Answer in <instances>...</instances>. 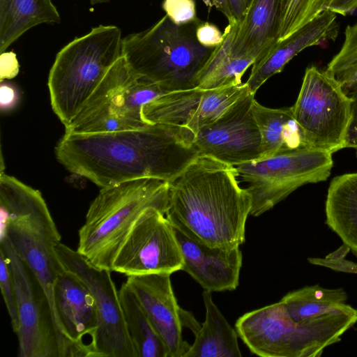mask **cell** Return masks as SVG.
<instances>
[{
    "label": "cell",
    "mask_w": 357,
    "mask_h": 357,
    "mask_svg": "<svg viewBox=\"0 0 357 357\" xmlns=\"http://www.w3.org/2000/svg\"><path fill=\"white\" fill-rule=\"evenodd\" d=\"M174 229L183 259L181 270L210 292L232 291L238 287L243 261L239 247H211Z\"/></svg>",
    "instance_id": "ac0fdd59"
},
{
    "label": "cell",
    "mask_w": 357,
    "mask_h": 357,
    "mask_svg": "<svg viewBox=\"0 0 357 357\" xmlns=\"http://www.w3.org/2000/svg\"><path fill=\"white\" fill-rule=\"evenodd\" d=\"M234 17L241 22L252 0H227Z\"/></svg>",
    "instance_id": "f35d334b"
},
{
    "label": "cell",
    "mask_w": 357,
    "mask_h": 357,
    "mask_svg": "<svg viewBox=\"0 0 357 357\" xmlns=\"http://www.w3.org/2000/svg\"><path fill=\"white\" fill-rule=\"evenodd\" d=\"M350 251V248L343 243L336 250L326 255V258L330 259H344Z\"/></svg>",
    "instance_id": "60d3db41"
},
{
    "label": "cell",
    "mask_w": 357,
    "mask_h": 357,
    "mask_svg": "<svg viewBox=\"0 0 357 357\" xmlns=\"http://www.w3.org/2000/svg\"><path fill=\"white\" fill-rule=\"evenodd\" d=\"M307 261L312 264L329 268L335 271L357 274V264L344 259H330L310 257Z\"/></svg>",
    "instance_id": "e575fe53"
},
{
    "label": "cell",
    "mask_w": 357,
    "mask_h": 357,
    "mask_svg": "<svg viewBox=\"0 0 357 357\" xmlns=\"http://www.w3.org/2000/svg\"><path fill=\"white\" fill-rule=\"evenodd\" d=\"M19 63L13 52H3L0 55V80L12 79L19 73Z\"/></svg>",
    "instance_id": "d590c367"
},
{
    "label": "cell",
    "mask_w": 357,
    "mask_h": 357,
    "mask_svg": "<svg viewBox=\"0 0 357 357\" xmlns=\"http://www.w3.org/2000/svg\"><path fill=\"white\" fill-rule=\"evenodd\" d=\"M328 2V0H280L278 41L287 38L319 15Z\"/></svg>",
    "instance_id": "83f0119b"
},
{
    "label": "cell",
    "mask_w": 357,
    "mask_h": 357,
    "mask_svg": "<svg viewBox=\"0 0 357 357\" xmlns=\"http://www.w3.org/2000/svg\"><path fill=\"white\" fill-rule=\"evenodd\" d=\"M167 93L134 73L122 55L65 126L64 133L112 132L144 127L149 123L142 116L143 107Z\"/></svg>",
    "instance_id": "ba28073f"
},
{
    "label": "cell",
    "mask_w": 357,
    "mask_h": 357,
    "mask_svg": "<svg viewBox=\"0 0 357 357\" xmlns=\"http://www.w3.org/2000/svg\"><path fill=\"white\" fill-rule=\"evenodd\" d=\"M210 1L213 6L223 13L229 23L237 21L232 15L227 0H210Z\"/></svg>",
    "instance_id": "ab89813d"
},
{
    "label": "cell",
    "mask_w": 357,
    "mask_h": 357,
    "mask_svg": "<svg viewBox=\"0 0 357 357\" xmlns=\"http://www.w3.org/2000/svg\"><path fill=\"white\" fill-rule=\"evenodd\" d=\"M168 183L140 178L102 188L79 230L77 250L93 265L112 271L116 256L132 228L149 208L166 211Z\"/></svg>",
    "instance_id": "5b68a950"
},
{
    "label": "cell",
    "mask_w": 357,
    "mask_h": 357,
    "mask_svg": "<svg viewBox=\"0 0 357 357\" xmlns=\"http://www.w3.org/2000/svg\"><path fill=\"white\" fill-rule=\"evenodd\" d=\"M357 322V309L344 303L318 317L295 322L280 301L250 311L235 324L252 354L263 357H318L341 341Z\"/></svg>",
    "instance_id": "277c9868"
},
{
    "label": "cell",
    "mask_w": 357,
    "mask_h": 357,
    "mask_svg": "<svg viewBox=\"0 0 357 357\" xmlns=\"http://www.w3.org/2000/svg\"><path fill=\"white\" fill-rule=\"evenodd\" d=\"M126 327L136 357H167L166 347L126 282L119 290Z\"/></svg>",
    "instance_id": "484cf974"
},
{
    "label": "cell",
    "mask_w": 357,
    "mask_h": 357,
    "mask_svg": "<svg viewBox=\"0 0 357 357\" xmlns=\"http://www.w3.org/2000/svg\"><path fill=\"white\" fill-rule=\"evenodd\" d=\"M356 158H357V150L356 151Z\"/></svg>",
    "instance_id": "ee69618b"
},
{
    "label": "cell",
    "mask_w": 357,
    "mask_h": 357,
    "mask_svg": "<svg viewBox=\"0 0 357 357\" xmlns=\"http://www.w3.org/2000/svg\"><path fill=\"white\" fill-rule=\"evenodd\" d=\"M279 26L280 0H252L238 23L234 53L255 61L260 59L278 41Z\"/></svg>",
    "instance_id": "ffe728a7"
},
{
    "label": "cell",
    "mask_w": 357,
    "mask_h": 357,
    "mask_svg": "<svg viewBox=\"0 0 357 357\" xmlns=\"http://www.w3.org/2000/svg\"><path fill=\"white\" fill-rule=\"evenodd\" d=\"M0 287L10 318L13 330L16 333L20 327V322L15 282L8 258L1 248Z\"/></svg>",
    "instance_id": "f1b7e54d"
},
{
    "label": "cell",
    "mask_w": 357,
    "mask_h": 357,
    "mask_svg": "<svg viewBox=\"0 0 357 357\" xmlns=\"http://www.w3.org/2000/svg\"><path fill=\"white\" fill-rule=\"evenodd\" d=\"M91 5L109 2L110 0H89Z\"/></svg>",
    "instance_id": "b9f144b4"
},
{
    "label": "cell",
    "mask_w": 357,
    "mask_h": 357,
    "mask_svg": "<svg viewBox=\"0 0 357 357\" xmlns=\"http://www.w3.org/2000/svg\"><path fill=\"white\" fill-rule=\"evenodd\" d=\"M53 304L61 335L77 349L79 356L92 357L91 347L98 319L95 301L87 286L64 268L54 284Z\"/></svg>",
    "instance_id": "e0dca14e"
},
{
    "label": "cell",
    "mask_w": 357,
    "mask_h": 357,
    "mask_svg": "<svg viewBox=\"0 0 357 357\" xmlns=\"http://www.w3.org/2000/svg\"><path fill=\"white\" fill-rule=\"evenodd\" d=\"M196 38L202 45L215 48L222 42L224 33L215 25L201 22L196 29Z\"/></svg>",
    "instance_id": "1f68e13d"
},
{
    "label": "cell",
    "mask_w": 357,
    "mask_h": 357,
    "mask_svg": "<svg viewBox=\"0 0 357 357\" xmlns=\"http://www.w3.org/2000/svg\"><path fill=\"white\" fill-rule=\"evenodd\" d=\"M200 22L178 25L165 15L147 29L124 37L122 55L134 73L167 93L196 88L214 49L198 42Z\"/></svg>",
    "instance_id": "8992f818"
},
{
    "label": "cell",
    "mask_w": 357,
    "mask_h": 357,
    "mask_svg": "<svg viewBox=\"0 0 357 357\" xmlns=\"http://www.w3.org/2000/svg\"><path fill=\"white\" fill-rule=\"evenodd\" d=\"M251 207L235 167L211 157L199 155L168 183L166 217L188 237L211 247L243 244Z\"/></svg>",
    "instance_id": "7a4b0ae2"
},
{
    "label": "cell",
    "mask_w": 357,
    "mask_h": 357,
    "mask_svg": "<svg viewBox=\"0 0 357 357\" xmlns=\"http://www.w3.org/2000/svg\"><path fill=\"white\" fill-rule=\"evenodd\" d=\"M304 147L333 153L344 149L351 100L340 83L314 66L306 68L291 107Z\"/></svg>",
    "instance_id": "30bf717a"
},
{
    "label": "cell",
    "mask_w": 357,
    "mask_h": 357,
    "mask_svg": "<svg viewBox=\"0 0 357 357\" xmlns=\"http://www.w3.org/2000/svg\"><path fill=\"white\" fill-rule=\"evenodd\" d=\"M17 91L9 84H1L0 87V105L1 110L7 111L13 109L17 102Z\"/></svg>",
    "instance_id": "8d00e7d4"
},
{
    "label": "cell",
    "mask_w": 357,
    "mask_h": 357,
    "mask_svg": "<svg viewBox=\"0 0 357 357\" xmlns=\"http://www.w3.org/2000/svg\"><path fill=\"white\" fill-rule=\"evenodd\" d=\"M255 95L248 91L194 135L200 155L234 167L261 158V137L252 109Z\"/></svg>",
    "instance_id": "5bb4252c"
},
{
    "label": "cell",
    "mask_w": 357,
    "mask_h": 357,
    "mask_svg": "<svg viewBox=\"0 0 357 357\" xmlns=\"http://www.w3.org/2000/svg\"><path fill=\"white\" fill-rule=\"evenodd\" d=\"M357 8V0H330L325 8L343 16L351 13Z\"/></svg>",
    "instance_id": "74e56055"
},
{
    "label": "cell",
    "mask_w": 357,
    "mask_h": 357,
    "mask_svg": "<svg viewBox=\"0 0 357 357\" xmlns=\"http://www.w3.org/2000/svg\"><path fill=\"white\" fill-rule=\"evenodd\" d=\"M193 137L186 128L161 123L112 132L64 133L55 155L69 172L101 188L146 178L169 183L199 155Z\"/></svg>",
    "instance_id": "6da1fadb"
},
{
    "label": "cell",
    "mask_w": 357,
    "mask_h": 357,
    "mask_svg": "<svg viewBox=\"0 0 357 357\" xmlns=\"http://www.w3.org/2000/svg\"><path fill=\"white\" fill-rule=\"evenodd\" d=\"M252 109L261 137L260 158L304 147L291 107L269 108L255 99Z\"/></svg>",
    "instance_id": "d4e9b609"
},
{
    "label": "cell",
    "mask_w": 357,
    "mask_h": 357,
    "mask_svg": "<svg viewBox=\"0 0 357 357\" xmlns=\"http://www.w3.org/2000/svg\"><path fill=\"white\" fill-rule=\"evenodd\" d=\"M206 309L204 322L194 333L195 341L184 357H241L238 334L217 305L211 292L202 294Z\"/></svg>",
    "instance_id": "7402d4cb"
},
{
    "label": "cell",
    "mask_w": 357,
    "mask_h": 357,
    "mask_svg": "<svg viewBox=\"0 0 357 357\" xmlns=\"http://www.w3.org/2000/svg\"><path fill=\"white\" fill-rule=\"evenodd\" d=\"M204 1V3L207 5V6H213L211 2L210 1V0H203Z\"/></svg>",
    "instance_id": "7bdbcfd3"
},
{
    "label": "cell",
    "mask_w": 357,
    "mask_h": 357,
    "mask_svg": "<svg viewBox=\"0 0 357 357\" xmlns=\"http://www.w3.org/2000/svg\"><path fill=\"white\" fill-rule=\"evenodd\" d=\"M329 75L340 83L344 92L349 95L357 86V59Z\"/></svg>",
    "instance_id": "d6a6232c"
},
{
    "label": "cell",
    "mask_w": 357,
    "mask_h": 357,
    "mask_svg": "<svg viewBox=\"0 0 357 357\" xmlns=\"http://www.w3.org/2000/svg\"><path fill=\"white\" fill-rule=\"evenodd\" d=\"M351 100V117L347 129L344 148L357 150V86L348 95Z\"/></svg>",
    "instance_id": "836d02e7"
},
{
    "label": "cell",
    "mask_w": 357,
    "mask_h": 357,
    "mask_svg": "<svg viewBox=\"0 0 357 357\" xmlns=\"http://www.w3.org/2000/svg\"><path fill=\"white\" fill-rule=\"evenodd\" d=\"M183 256L174 226L158 208L147 209L120 248L112 271L126 276L169 273L182 269Z\"/></svg>",
    "instance_id": "4fadbf2b"
},
{
    "label": "cell",
    "mask_w": 357,
    "mask_h": 357,
    "mask_svg": "<svg viewBox=\"0 0 357 357\" xmlns=\"http://www.w3.org/2000/svg\"><path fill=\"white\" fill-rule=\"evenodd\" d=\"M121 29L99 25L56 54L47 86L52 110L66 126L122 56Z\"/></svg>",
    "instance_id": "52a82bcc"
},
{
    "label": "cell",
    "mask_w": 357,
    "mask_h": 357,
    "mask_svg": "<svg viewBox=\"0 0 357 357\" xmlns=\"http://www.w3.org/2000/svg\"><path fill=\"white\" fill-rule=\"evenodd\" d=\"M330 1V0H328V1Z\"/></svg>",
    "instance_id": "f6af8a7d"
},
{
    "label": "cell",
    "mask_w": 357,
    "mask_h": 357,
    "mask_svg": "<svg viewBox=\"0 0 357 357\" xmlns=\"http://www.w3.org/2000/svg\"><path fill=\"white\" fill-rule=\"evenodd\" d=\"M1 239L27 265L43 289L61 335L53 304V287L64 268L56 247L61 236L41 192L15 177L0 173Z\"/></svg>",
    "instance_id": "3957f363"
},
{
    "label": "cell",
    "mask_w": 357,
    "mask_h": 357,
    "mask_svg": "<svg viewBox=\"0 0 357 357\" xmlns=\"http://www.w3.org/2000/svg\"><path fill=\"white\" fill-rule=\"evenodd\" d=\"M56 252L63 267L78 276L93 297L98 328L91 343L92 357H136L112 271L93 265L77 250L61 242Z\"/></svg>",
    "instance_id": "7c38bea8"
},
{
    "label": "cell",
    "mask_w": 357,
    "mask_h": 357,
    "mask_svg": "<svg viewBox=\"0 0 357 357\" xmlns=\"http://www.w3.org/2000/svg\"><path fill=\"white\" fill-rule=\"evenodd\" d=\"M333 166L332 153L301 147L235 166L252 198L250 215L273 208L298 188L325 181Z\"/></svg>",
    "instance_id": "9c48e42d"
},
{
    "label": "cell",
    "mask_w": 357,
    "mask_h": 357,
    "mask_svg": "<svg viewBox=\"0 0 357 357\" xmlns=\"http://www.w3.org/2000/svg\"><path fill=\"white\" fill-rule=\"evenodd\" d=\"M126 281L162 340L167 357H184L190 349L183 339V326L195 332L199 326L193 317L178 305L171 274L151 273L127 276Z\"/></svg>",
    "instance_id": "2e32d148"
},
{
    "label": "cell",
    "mask_w": 357,
    "mask_h": 357,
    "mask_svg": "<svg viewBox=\"0 0 357 357\" xmlns=\"http://www.w3.org/2000/svg\"><path fill=\"white\" fill-rule=\"evenodd\" d=\"M326 224L357 257V173L333 178L325 203Z\"/></svg>",
    "instance_id": "44dd1931"
},
{
    "label": "cell",
    "mask_w": 357,
    "mask_h": 357,
    "mask_svg": "<svg viewBox=\"0 0 357 357\" xmlns=\"http://www.w3.org/2000/svg\"><path fill=\"white\" fill-rule=\"evenodd\" d=\"M60 22L52 0H0V52L32 27Z\"/></svg>",
    "instance_id": "603a6c76"
},
{
    "label": "cell",
    "mask_w": 357,
    "mask_h": 357,
    "mask_svg": "<svg viewBox=\"0 0 357 357\" xmlns=\"http://www.w3.org/2000/svg\"><path fill=\"white\" fill-rule=\"evenodd\" d=\"M337 14L325 8L319 15L287 38L280 40L252 67L245 82L249 92L255 94L271 77L280 73L285 65L307 47L335 40L339 33Z\"/></svg>",
    "instance_id": "d6986e66"
},
{
    "label": "cell",
    "mask_w": 357,
    "mask_h": 357,
    "mask_svg": "<svg viewBox=\"0 0 357 357\" xmlns=\"http://www.w3.org/2000/svg\"><path fill=\"white\" fill-rule=\"evenodd\" d=\"M238 21L229 23L224 39L215 47L197 79V88L215 89L242 84V77L255 60L237 56L233 51Z\"/></svg>",
    "instance_id": "cb8c5ba5"
},
{
    "label": "cell",
    "mask_w": 357,
    "mask_h": 357,
    "mask_svg": "<svg viewBox=\"0 0 357 357\" xmlns=\"http://www.w3.org/2000/svg\"><path fill=\"white\" fill-rule=\"evenodd\" d=\"M248 91L245 83L215 89L196 87L172 91L146 104L142 116L149 123L182 126L195 135Z\"/></svg>",
    "instance_id": "9a60e30c"
},
{
    "label": "cell",
    "mask_w": 357,
    "mask_h": 357,
    "mask_svg": "<svg viewBox=\"0 0 357 357\" xmlns=\"http://www.w3.org/2000/svg\"><path fill=\"white\" fill-rule=\"evenodd\" d=\"M357 59V22L348 25L344 31V40L340 51L328 63L325 71L332 74Z\"/></svg>",
    "instance_id": "f546056e"
},
{
    "label": "cell",
    "mask_w": 357,
    "mask_h": 357,
    "mask_svg": "<svg viewBox=\"0 0 357 357\" xmlns=\"http://www.w3.org/2000/svg\"><path fill=\"white\" fill-rule=\"evenodd\" d=\"M347 299L343 288L326 289L315 284L290 291L280 301L293 321L299 323L326 313L346 303Z\"/></svg>",
    "instance_id": "4316f807"
},
{
    "label": "cell",
    "mask_w": 357,
    "mask_h": 357,
    "mask_svg": "<svg viewBox=\"0 0 357 357\" xmlns=\"http://www.w3.org/2000/svg\"><path fill=\"white\" fill-rule=\"evenodd\" d=\"M162 8L176 24L184 25L199 20L193 0H164Z\"/></svg>",
    "instance_id": "4dcf8cb0"
},
{
    "label": "cell",
    "mask_w": 357,
    "mask_h": 357,
    "mask_svg": "<svg viewBox=\"0 0 357 357\" xmlns=\"http://www.w3.org/2000/svg\"><path fill=\"white\" fill-rule=\"evenodd\" d=\"M13 275L20 327L18 357H73L55 325L47 296L27 265L8 241L0 240Z\"/></svg>",
    "instance_id": "8fae6325"
}]
</instances>
